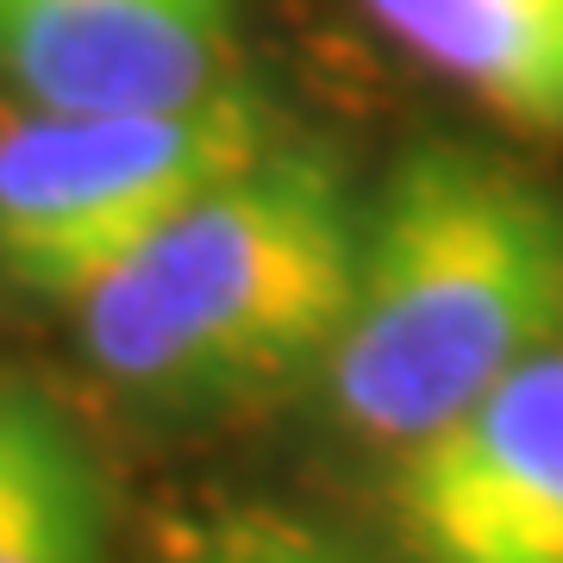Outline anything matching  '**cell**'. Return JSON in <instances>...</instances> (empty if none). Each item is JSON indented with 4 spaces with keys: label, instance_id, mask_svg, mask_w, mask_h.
Here are the masks:
<instances>
[{
    "label": "cell",
    "instance_id": "cell-4",
    "mask_svg": "<svg viewBox=\"0 0 563 563\" xmlns=\"http://www.w3.org/2000/svg\"><path fill=\"white\" fill-rule=\"evenodd\" d=\"M413 563H563V344L395 457Z\"/></svg>",
    "mask_w": 563,
    "mask_h": 563
},
{
    "label": "cell",
    "instance_id": "cell-2",
    "mask_svg": "<svg viewBox=\"0 0 563 563\" xmlns=\"http://www.w3.org/2000/svg\"><path fill=\"white\" fill-rule=\"evenodd\" d=\"M363 207L313 144H269L76 301L88 363L157 407H232L320 376L357 295Z\"/></svg>",
    "mask_w": 563,
    "mask_h": 563
},
{
    "label": "cell",
    "instance_id": "cell-6",
    "mask_svg": "<svg viewBox=\"0 0 563 563\" xmlns=\"http://www.w3.org/2000/svg\"><path fill=\"white\" fill-rule=\"evenodd\" d=\"M413 63L526 132H563V0H363Z\"/></svg>",
    "mask_w": 563,
    "mask_h": 563
},
{
    "label": "cell",
    "instance_id": "cell-5",
    "mask_svg": "<svg viewBox=\"0 0 563 563\" xmlns=\"http://www.w3.org/2000/svg\"><path fill=\"white\" fill-rule=\"evenodd\" d=\"M239 0H0V81L51 113H144L225 88Z\"/></svg>",
    "mask_w": 563,
    "mask_h": 563
},
{
    "label": "cell",
    "instance_id": "cell-3",
    "mask_svg": "<svg viewBox=\"0 0 563 563\" xmlns=\"http://www.w3.org/2000/svg\"><path fill=\"white\" fill-rule=\"evenodd\" d=\"M269 144H282L276 113L244 81L144 113L32 107L0 125V269L44 301L76 307Z\"/></svg>",
    "mask_w": 563,
    "mask_h": 563
},
{
    "label": "cell",
    "instance_id": "cell-7",
    "mask_svg": "<svg viewBox=\"0 0 563 563\" xmlns=\"http://www.w3.org/2000/svg\"><path fill=\"white\" fill-rule=\"evenodd\" d=\"M0 563H107L95 451L32 388H0Z\"/></svg>",
    "mask_w": 563,
    "mask_h": 563
},
{
    "label": "cell",
    "instance_id": "cell-1",
    "mask_svg": "<svg viewBox=\"0 0 563 563\" xmlns=\"http://www.w3.org/2000/svg\"><path fill=\"white\" fill-rule=\"evenodd\" d=\"M563 344V207L476 144H413L363 207L357 295L320 383L332 420L401 457Z\"/></svg>",
    "mask_w": 563,
    "mask_h": 563
},
{
    "label": "cell",
    "instance_id": "cell-8",
    "mask_svg": "<svg viewBox=\"0 0 563 563\" xmlns=\"http://www.w3.org/2000/svg\"><path fill=\"white\" fill-rule=\"evenodd\" d=\"M163 563H363L351 544H339L332 532L276 514V507H225L207 520L181 526Z\"/></svg>",
    "mask_w": 563,
    "mask_h": 563
}]
</instances>
